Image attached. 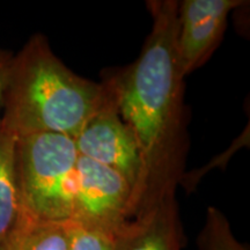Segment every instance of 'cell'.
Segmentation results:
<instances>
[{"label":"cell","mask_w":250,"mask_h":250,"mask_svg":"<svg viewBox=\"0 0 250 250\" xmlns=\"http://www.w3.org/2000/svg\"><path fill=\"white\" fill-rule=\"evenodd\" d=\"M110 100L105 83L74 73L37 33L13 54L1 124L17 137L58 133L74 138Z\"/></svg>","instance_id":"2"},{"label":"cell","mask_w":250,"mask_h":250,"mask_svg":"<svg viewBox=\"0 0 250 250\" xmlns=\"http://www.w3.org/2000/svg\"><path fill=\"white\" fill-rule=\"evenodd\" d=\"M186 246L176 196L137 212L111 234V250H184Z\"/></svg>","instance_id":"7"},{"label":"cell","mask_w":250,"mask_h":250,"mask_svg":"<svg viewBox=\"0 0 250 250\" xmlns=\"http://www.w3.org/2000/svg\"><path fill=\"white\" fill-rule=\"evenodd\" d=\"M243 0H182L177 6L176 50L188 77L205 64L220 45L227 20Z\"/></svg>","instance_id":"6"},{"label":"cell","mask_w":250,"mask_h":250,"mask_svg":"<svg viewBox=\"0 0 250 250\" xmlns=\"http://www.w3.org/2000/svg\"><path fill=\"white\" fill-rule=\"evenodd\" d=\"M70 225L72 233L70 250H111V234L79 225Z\"/></svg>","instance_id":"11"},{"label":"cell","mask_w":250,"mask_h":250,"mask_svg":"<svg viewBox=\"0 0 250 250\" xmlns=\"http://www.w3.org/2000/svg\"><path fill=\"white\" fill-rule=\"evenodd\" d=\"M198 250H249L234 235L226 215L214 206L206 208L205 221L197 236Z\"/></svg>","instance_id":"10"},{"label":"cell","mask_w":250,"mask_h":250,"mask_svg":"<svg viewBox=\"0 0 250 250\" xmlns=\"http://www.w3.org/2000/svg\"><path fill=\"white\" fill-rule=\"evenodd\" d=\"M78 156L73 138L64 134L18 137L15 171L22 210L44 220L68 223Z\"/></svg>","instance_id":"3"},{"label":"cell","mask_w":250,"mask_h":250,"mask_svg":"<svg viewBox=\"0 0 250 250\" xmlns=\"http://www.w3.org/2000/svg\"><path fill=\"white\" fill-rule=\"evenodd\" d=\"M73 142L78 154L115 170L130 184L134 213L143 176L142 159L133 134L118 114L112 94L110 101L89 118Z\"/></svg>","instance_id":"5"},{"label":"cell","mask_w":250,"mask_h":250,"mask_svg":"<svg viewBox=\"0 0 250 250\" xmlns=\"http://www.w3.org/2000/svg\"><path fill=\"white\" fill-rule=\"evenodd\" d=\"M12 58H13V52L9 50L2 49L0 46V124H1L2 108H4V96L6 85H7L9 68H11Z\"/></svg>","instance_id":"12"},{"label":"cell","mask_w":250,"mask_h":250,"mask_svg":"<svg viewBox=\"0 0 250 250\" xmlns=\"http://www.w3.org/2000/svg\"><path fill=\"white\" fill-rule=\"evenodd\" d=\"M133 214V193L123 176L85 156H78L70 224L112 234Z\"/></svg>","instance_id":"4"},{"label":"cell","mask_w":250,"mask_h":250,"mask_svg":"<svg viewBox=\"0 0 250 250\" xmlns=\"http://www.w3.org/2000/svg\"><path fill=\"white\" fill-rule=\"evenodd\" d=\"M17 134L0 124V246L17 223L21 198L15 171Z\"/></svg>","instance_id":"9"},{"label":"cell","mask_w":250,"mask_h":250,"mask_svg":"<svg viewBox=\"0 0 250 250\" xmlns=\"http://www.w3.org/2000/svg\"><path fill=\"white\" fill-rule=\"evenodd\" d=\"M71 225L40 219L21 208L17 223L0 250H70Z\"/></svg>","instance_id":"8"},{"label":"cell","mask_w":250,"mask_h":250,"mask_svg":"<svg viewBox=\"0 0 250 250\" xmlns=\"http://www.w3.org/2000/svg\"><path fill=\"white\" fill-rule=\"evenodd\" d=\"M177 6L176 0L146 1L152 27L138 58L126 66L105 70L101 79L133 134L142 159L133 215L176 196L186 174L190 116L184 100L186 77L176 50Z\"/></svg>","instance_id":"1"}]
</instances>
